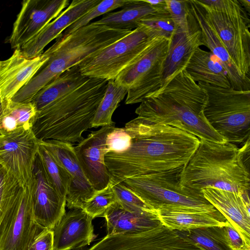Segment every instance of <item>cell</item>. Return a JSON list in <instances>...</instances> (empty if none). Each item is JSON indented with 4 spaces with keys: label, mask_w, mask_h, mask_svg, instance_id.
Listing matches in <instances>:
<instances>
[{
    "label": "cell",
    "mask_w": 250,
    "mask_h": 250,
    "mask_svg": "<svg viewBox=\"0 0 250 250\" xmlns=\"http://www.w3.org/2000/svg\"><path fill=\"white\" fill-rule=\"evenodd\" d=\"M125 128L132 138L129 148L120 153L109 152L104 157L112 183L183 167L200 144L198 137L182 129L136 118Z\"/></svg>",
    "instance_id": "6da1fadb"
},
{
    "label": "cell",
    "mask_w": 250,
    "mask_h": 250,
    "mask_svg": "<svg viewBox=\"0 0 250 250\" xmlns=\"http://www.w3.org/2000/svg\"><path fill=\"white\" fill-rule=\"evenodd\" d=\"M207 102L206 92L185 69L141 103L135 110L136 118L182 129L200 140L228 142L206 118Z\"/></svg>",
    "instance_id": "7a4b0ae2"
},
{
    "label": "cell",
    "mask_w": 250,
    "mask_h": 250,
    "mask_svg": "<svg viewBox=\"0 0 250 250\" xmlns=\"http://www.w3.org/2000/svg\"><path fill=\"white\" fill-rule=\"evenodd\" d=\"M250 139L241 147L226 142L200 140L180 175L182 186L201 191L207 187L250 193Z\"/></svg>",
    "instance_id": "3957f363"
},
{
    "label": "cell",
    "mask_w": 250,
    "mask_h": 250,
    "mask_svg": "<svg viewBox=\"0 0 250 250\" xmlns=\"http://www.w3.org/2000/svg\"><path fill=\"white\" fill-rule=\"evenodd\" d=\"M106 80L89 78L75 89L36 112L31 130L39 142L56 140L73 144L83 140L92 128L107 86Z\"/></svg>",
    "instance_id": "277c9868"
},
{
    "label": "cell",
    "mask_w": 250,
    "mask_h": 250,
    "mask_svg": "<svg viewBox=\"0 0 250 250\" xmlns=\"http://www.w3.org/2000/svg\"><path fill=\"white\" fill-rule=\"evenodd\" d=\"M90 22L73 32L61 35L44 52L48 57L38 73L12 99L14 103H30L37 93L53 79L131 32Z\"/></svg>",
    "instance_id": "5b68a950"
},
{
    "label": "cell",
    "mask_w": 250,
    "mask_h": 250,
    "mask_svg": "<svg viewBox=\"0 0 250 250\" xmlns=\"http://www.w3.org/2000/svg\"><path fill=\"white\" fill-rule=\"evenodd\" d=\"M206 92L204 115L228 142L243 145L250 135V90H238L198 82Z\"/></svg>",
    "instance_id": "8992f818"
},
{
    "label": "cell",
    "mask_w": 250,
    "mask_h": 250,
    "mask_svg": "<svg viewBox=\"0 0 250 250\" xmlns=\"http://www.w3.org/2000/svg\"><path fill=\"white\" fill-rule=\"evenodd\" d=\"M183 167L134 176L121 183L154 211L166 206L206 211L216 210L201 191L181 185L180 175Z\"/></svg>",
    "instance_id": "52a82bcc"
},
{
    "label": "cell",
    "mask_w": 250,
    "mask_h": 250,
    "mask_svg": "<svg viewBox=\"0 0 250 250\" xmlns=\"http://www.w3.org/2000/svg\"><path fill=\"white\" fill-rule=\"evenodd\" d=\"M198 1L236 67L250 78L249 15L237 0Z\"/></svg>",
    "instance_id": "ba28073f"
},
{
    "label": "cell",
    "mask_w": 250,
    "mask_h": 250,
    "mask_svg": "<svg viewBox=\"0 0 250 250\" xmlns=\"http://www.w3.org/2000/svg\"><path fill=\"white\" fill-rule=\"evenodd\" d=\"M155 37L146 27L139 25L125 37L82 61L78 64L81 72L89 78L114 80L123 70L139 58Z\"/></svg>",
    "instance_id": "9c48e42d"
},
{
    "label": "cell",
    "mask_w": 250,
    "mask_h": 250,
    "mask_svg": "<svg viewBox=\"0 0 250 250\" xmlns=\"http://www.w3.org/2000/svg\"><path fill=\"white\" fill-rule=\"evenodd\" d=\"M170 40L155 37L139 58L114 80L119 85L128 90L125 104L141 103L161 87Z\"/></svg>",
    "instance_id": "30bf717a"
},
{
    "label": "cell",
    "mask_w": 250,
    "mask_h": 250,
    "mask_svg": "<svg viewBox=\"0 0 250 250\" xmlns=\"http://www.w3.org/2000/svg\"><path fill=\"white\" fill-rule=\"evenodd\" d=\"M39 146V142L31 129L0 135V164L23 188L30 184Z\"/></svg>",
    "instance_id": "8fae6325"
},
{
    "label": "cell",
    "mask_w": 250,
    "mask_h": 250,
    "mask_svg": "<svg viewBox=\"0 0 250 250\" xmlns=\"http://www.w3.org/2000/svg\"><path fill=\"white\" fill-rule=\"evenodd\" d=\"M70 4L68 0H24L7 39L12 49L20 48Z\"/></svg>",
    "instance_id": "7c38bea8"
},
{
    "label": "cell",
    "mask_w": 250,
    "mask_h": 250,
    "mask_svg": "<svg viewBox=\"0 0 250 250\" xmlns=\"http://www.w3.org/2000/svg\"><path fill=\"white\" fill-rule=\"evenodd\" d=\"M28 187L35 220L44 229H53L65 213L66 198L50 182L38 153Z\"/></svg>",
    "instance_id": "4fadbf2b"
},
{
    "label": "cell",
    "mask_w": 250,
    "mask_h": 250,
    "mask_svg": "<svg viewBox=\"0 0 250 250\" xmlns=\"http://www.w3.org/2000/svg\"><path fill=\"white\" fill-rule=\"evenodd\" d=\"M115 124L102 126L93 131L74 147L82 169L96 192L105 188L111 183L104 157L108 152L105 142L107 135L114 128Z\"/></svg>",
    "instance_id": "5bb4252c"
},
{
    "label": "cell",
    "mask_w": 250,
    "mask_h": 250,
    "mask_svg": "<svg viewBox=\"0 0 250 250\" xmlns=\"http://www.w3.org/2000/svg\"><path fill=\"white\" fill-rule=\"evenodd\" d=\"M67 170L71 177L66 196L67 208H82L97 193L85 176L71 144L56 140L40 142Z\"/></svg>",
    "instance_id": "9a60e30c"
},
{
    "label": "cell",
    "mask_w": 250,
    "mask_h": 250,
    "mask_svg": "<svg viewBox=\"0 0 250 250\" xmlns=\"http://www.w3.org/2000/svg\"><path fill=\"white\" fill-rule=\"evenodd\" d=\"M202 45L204 44L201 30L191 10L188 23L177 26L170 40L161 87L186 68L194 51Z\"/></svg>",
    "instance_id": "2e32d148"
},
{
    "label": "cell",
    "mask_w": 250,
    "mask_h": 250,
    "mask_svg": "<svg viewBox=\"0 0 250 250\" xmlns=\"http://www.w3.org/2000/svg\"><path fill=\"white\" fill-rule=\"evenodd\" d=\"M48 59L45 52L34 58H27L20 48L12 56L0 61V93L7 107L13 97L38 73Z\"/></svg>",
    "instance_id": "e0dca14e"
},
{
    "label": "cell",
    "mask_w": 250,
    "mask_h": 250,
    "mask_svg": "<svg viewBox=\"0 0 250 250\" xmlns=\"http://www.w3.org/2000/svg\"><path fill=\"white\" fill-rule=\"evenodd\" d=\"M205 199L226 218L250 248L249 193L207 187L201 190Z\"/></svg>",
    "instance_id": "ac0fdd59"
},
{
    "label": "cell",
    "mask_w": 250,
    "mask_h": 250,
    "mask_svg": "<svg viewBox=\"0 0 250 250\" xmlns=\"http://www.w3.org/2000/svg\"><path fill=\"white\" fill-rule=\"evenodd\" d=\"M44 229L34 219L29 188L25 187L18 208L0 239V250H27Z\"/></svg>",
    "instance_id": "d6986e66"
},
{
    "label": "cell",
    "mask_w": 250,
    "mask_h": 250,
    "mask_svg": "<svg viewBox=\"0 0 250 250\" xmlns=\"http://www.w3.org/2000/svg\"><path fill=\"white\" fill-rule=\"evenodd\" d=\"M101 0H73L55 19L48 23L20 49L27 58H34L43 53L45 47L63 31L99 4Z\"/></svg>",
    "instance_id": "ffe728a7"
},
{
    "label": "cell",
    "mask_w": 250,
    "mask_h": 250,
    "mask_svg": "<svg viewBox=\"0 0 250 250\" xmlns=\"http://www.w3.org/2000/svg\"><path fill=\"white\" fill-rule=\"evenodd\" d=\"M93 219L82 208L65 212L53 229L54 250H73L89 245L96 237Z\"/></svg>",
    "instance_id": "44dd1931"
},
{
    "label": "cell",
    "mask_w": 250,
    "mask_h": 250,
    "mask_svg": "<svg viewBox=\"0 0 250 250\" xmlns=\"http://www.w3.org/2000/svg\"><path fill=\"white\" fill-rule=\"evenodd\" d=\"M192 12L200 27L204 45L210 50L228 73L231 87L238 90H250V79L236 67L224 44L208 20L198 0H189Z\"/></svg>",
    "instance_id": "7402d4cb"
},
{
    "label": "cell",
    "mask_w": 250,
    "mask_h": 250,
    "mask_svg": "<svg viewBox=\"0 0 250 250\" xmlns=\"http://www.w3.org/2000/svg\"><path fill=\"white\" fill-rule=\"evenodd\" d=\"M161 223L167 228L185 231L200 228L225 226L227 221L218 210L206 211L174 206L155 210Z\"/></svg>",
    "instance_id": "603a6c76"
},
{
    "label": "cell",
    "mask_w": 250,
    "mask_h": 250,
    "mask_svg": "<svg viewBox=\"0 0 250 250\" xmlns=\"http://www.w3.org/2000/svg\"><path fill=\"white\" fill-rule=\"evenodd\" d=\"M107 235L134 234L158 226L161 223L155 211L136 212L125 209L116 202L106 210Z\"/></svg>",
    "instance_id": "cb8c5ba5"
},
{
    "label": "cell",
    "mask_w": 250,
    "mask_h": 250,
    "mask_svg": "<svg viewBox=\"0 0 250 250\" xmlns=\"http://www.w3.org/2000/svg\"><path fill=\"white\" fill-rule=\"evenodd\" d=\"M186 70L195 81L212 85L230 88L226 71L210 52L198 48L191 57Z\"/></svg>",
    "instance_id": "d4e9b609"
},
{
    "label": "cell",
    "mask_w": 250,
    "mask_h": 250,
    "mask_svg": "<svg viewBox=\"0 0 250 250\" xmlns=\"http://www.w3.org/2000/svg\"><path fill=\"white\" fill-rule=\"evenodd\" d=\"M89 78L82 74L78 65H75L53 79L39 91L30 103L38 112L52 102L71 92Z\"/></svg>",
    "instance_id": "484cf974"
},
{
    "label": "cell",
    "mask_w": 250,
    "mask_h": 250,
    "mask_svg": "<svg viewBox=\"0 0 250 250\" xmlns=\"http://www.w3.org/2000/svg\"><path fill=\"white\" fill-rule=\"evenodd\" d=\"M23 188L6 169L0 168V239L18 208Z\"/></svg>",
    "instance_id": "4316f807"
},
{
    "label": "cell",
    "mask_w": 250,
    "mask_h": 250,
    "mask_svg": "<svg viewBox=\"0 0 250 250\" xmlns=\"http://www.w3.org/2000/svg\"><path fill=\"white\" fill-rule=\"evenodd\" d=\"M123 8L118 11L107 13L93 22L113 28L132 30L138 27V22L143 18L167 11L158 9L144 0H133L131 4Z\"/></svg>",
    "instance_id": "83f0119b"
},
{
    "label": "cell",
    "mask_w": 250,
    "mask_h": 250,
    "mask_svg": "<svg viewBox=\"0 0 250 250\" xmlns=\"http://www.w3.org/2000/svg\"><path fill=\"white\" fill-rule=\"evenodd\" d=\"M153 229L134 234L106 235L87 250H152Z\"/></svg>",
    "instance_id": "f1b7e54d"
},
{
    "label": "cell",
    "mask_w": 250,
    "mask_h": 250,
    "mask_svg": "<svg viewBox=\"0 0 250 250\" xmlns=\"http://www.w3.org/2000/svg\"><path fill=\"white\" fill-rule=\"evenodd\" d=\"M36 114V110L31 103L11 102L0 120V135L19 129H31Z\"/></svg>",
    "instance_id": "f546056e"
},
{
    "label": "cell",
    "mask_w": 250,
    "mask_h": 250,
    "mask_svg": "<svg viewBox=\"0 0 250 250\" xmlns=\"http://www.w3.org/2000/svg\"><path fill=\"white\" fill-rule=\"evenodd\" d=\"M128 90L114 80L108 81L104 96L94 116L92 128L115 124L112 120V115L127 95Z\"/></svg>",
    "instance_id": "4dcf8cb0"
},
{
    "label": "cell",
    "mask_w": 250,
    "mask_h": 250,
    "mask_svg": "<svg viewBox=\"0 0 250 250\" xmlns=\"http://www.w3.org/2000/svg\"><path fill=\"white\" fill-rule=\"evenodd\" d=\"M180 231L202 250H231L225 237L224 226L203 227Z\"/></svg>",
    "instance_id": "1f68e13d"
},
{
    "label": "cell",
    "mask_w": 250,
    "mask_h": 250,
    "mask_svg": "<svg viewBox=\"0 0 250 250\" xmlns=\"http://www.w3.org/2000/svg\"><path fill=\"white\" fill-rule=\"evenodd\" d=\"M38 153L50 182L60 194L66 198L71 175L63 165L40 144Z\"/></svg>",
    "instance_id": "d6a6232c"
},
{
    "label": "cell",
    "mask_w": 250,
    "mask_h": 250,
    "mask_svg": "<svg viewBox=\"0 0 250 250\" xmlns=\"http://www.w3.org/2000/svg\"><path fill=\"white\" fill-rule=\"evenodd\" d=\"M133 0H102L99 4L90 9L84 15L78 19L65 30L63 34H69L77 29L84 26L94 19L109 13L118 8L128 5Z\"/></svg>",
    "instance_id": "836d02e7"
},
{
    "label": "cell",
    "mask_w": 250,
    "mask_h": 250,
    "mask_svg": "<svg viewBox=\"0 0 250 250\" xmlns=\"http://www.w3.org/2000/svg\"><path fill=\"white\" fill-rule=\"evenodd\" d=\"M144 26L157 36L170 39L177 28L167 11L148 15L142 19L138 26Z\"/></svg>",
    "instance_id": "e575fe53"
},
{
    "label": "cell",
    "mask_w": 250,
    "mask_h": 250,
    "mask_svg": "<svg viewBox=\"0 0 250 250\" xmlns=\"http://www.w3.org/2000/svg\"><path fill=\"white\" fill-rule=\"evenodd\" d=\"M117 201L110 183L105 188L97 192L93 197L86 201L82 209L93 219L103 217L108 208Z\"/></svg>",
    "instance_id": "d590c367"
},
{
    "label": "cell",
    "mask_w": 250,
    "mask_h": 250,
    "mask_svg": "<svg viewBox=\"0 0 250 250\" xmlns=\"http://www.w3.org/2000/svg\"><path fill=\"white\" fill-rule=\"evenodd\" d=\"M111 187L121 206L131 211H154L140 198L130 191L121 183H112Z\"/></svg>",
    "instance_id": "8d00e7d4"
},
{
    "label": "cell",
    "mask_w": 250,
    "mask_h": 250,
    "mask_svg": "<svg viewBox=\"0 0 250 250\" xmlns=\"http://www.w3.org/2000/svg\"><path fill=\"white\" fill-rule=\"evenodd\" d=\"M167 10L176 27L186 25L191 14L189 0H166Z\"/></svg>",
    "instance_id": "74e56055"
},
{
    "label": "cell",
    "mask_w": 250,
    "mask_h": 250,
    "mask_svg": "<svg viewBox=\"0 0 250 250\" xmlns=\"http://www.w3.org/2000/svg\"><path fill=\"white\" fill-rule=\"evenodd\" d=\"M131 142L132 138L125 127H115L107 135L105 144L108 152L120 153L127 150Z\"/></svg>",
    "instance_id": "f35d334b"
},
{
    "label": "cell",
    "mask_w": 250,
    "mask_h": 250,
    "mask_svg": "<svg viewBox=\"0 0 250 250\" xmlns=\"http://www.w3.org/2000/svg\"><path fill=\"white\" fill-rule=\"evenodd\" d=\"M27 250H54L53 230L43 229L31 243Z\"/></svg>",
    "instance_id": "ab89813d"
},
{
    "label": "cell",
    "mask_w": 250,
    "mask_h": 250,
    "mask_svg": "<svg viewBox=\"0 0 250 250\" xmlns=\"http://www.w3.org/2000/svg\"><path fill=\"white\" fill-rule=\"evenodd\" d=\"M225 237L231 250H250L238 231L227 221L224 226Z\"/></svg>",
    "instance_id": "60d3db41"
},
{
    "label": "cell",
    "mask_w": 250,
    "mask_h": 250,
    "mask_svg": "<svg viewBox=\"0 0 250 250\" xmlns=\"http://www.w3.org/2000/svg\"><path fill=\"white\" fill-rule=\"evenodd\" d=\"M150 5L161 10H167L166 0H144Z\"/></svg>",
    "instance_id": "b9f144b4"
},
{
    "label": "cell",
    "mask_w": 250,
    "mask_h": 250,
    "mask_svg": "<svg viewBox=\"0 0 250 250\" xmlns=\"http://www.w3.org/2000/svg\"><path fill=\"white\" fill-rule=\"evenodd\" d=\"M239 2L244 8L247 13L250 15V0H238Z\"/></svg>",
    "instance_id": "7bdbcfd3"
},
{
    "label": "cell",
    "mask_w": 250,
    "mask_h": 250,
    "mask_svg": "<svg viewBox=\"0 0 250 250\" xmlns=\"http://www.w3.org/2000/svg\"><path fill=\"white\" fill-rule=\"evenodd\" d=\"M7 107L3 102L0 93V120L4 115Z\"/></svg>",
    "instance_id": "ee69618b"
},
{
    "label": "cell",
    "mask_w": 250,
    "mask_h": 250,
    "mask_svg": "<svg viewBox=\"0 0 250 250\" xmlns=\"http://www.w3.org/2000/svg\"><path fill=\"white\" fill-rule=\"evenodd\" d=\"M73 250H83V248H78V249H74Z\"/></svg>",
    "instance_id": "f6af8a7d"
},
{
    "label": "cell",
    "mask_w": 250,
    "mask_h": 250,
    "mask_svg": "<svg viewBox=\"0 0 250 250\" xmlns=\"http://www.w3.org/2000/svg\"><path fill=\"white\" fill-rule=\"evenodd\" d=\"M2 167L1 165L0 164V168Z\"/></svg>",
    "instance_id": "bcb514c9"
}]
</instances>
